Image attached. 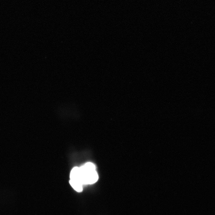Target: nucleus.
<instances>
[{
  "mask_svg": "<svg viewBox=\"0 0 215 215\" xmlns=\"http://www.w3.org/2000/svg\"><path fill=\"white\" fill-rule=\"evenodd\" d=\"M69 183L73 189L78 192L83 190L82 181L80 168L76 167L72 170L70 174Z\"/></svg>",
  "mask_w": 215,
  "mask_h": 215,
  "instance_id": "f03ea898",
  "label": "nucleus"
},
{
  "mask_svg": "<svg viewBox=\"0 0 215 215\" xmlns=\"http://www.w3.org/2000/svg\"><path fill=\"white\" fill-rule=\"evenodd\" d=\"M83 184H92L95 183L98 179V175L94 165L88 162L80 167Z\"/></svg>",
  "mask_w": 215,
  "mask_h": 215,
  "instance_id": "f257e3e1",
  "label": "nucleus"
}]
</instances>
